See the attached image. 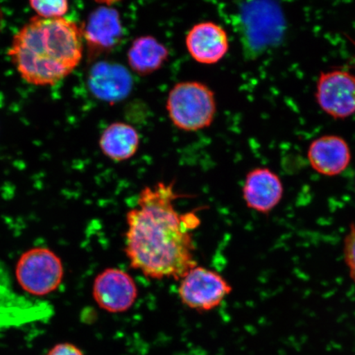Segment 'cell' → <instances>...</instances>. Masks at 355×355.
I'll list each match as a JSON object with an SVG mask.
<instances>
[{
  "instance_id": "1",
  "label": "cell",
  "mask_w": 355,
  "mask_h": 355,
  "mask_svg": "<svg viewBox=\"0 0 355 355\" xmlns=\"http://www.w3.org/2000/svg\"><path fill=\"white\" fill-rule=\"evenodd\" d=\"M174 182H158L141 189L137 206L127 212L125 254L131 268L146 277L174 279L198 266L193 232L200 220L196 211L175 209Z\"/></svg>"
},
{
  "instance_id": "2",
  "label": "cell",
  "mask_w": 355,
  "mask_h": 355,
  "mask_svg": "<svg viewBox=\"0 0 355 355\" xmlns=\"http://www.w3.org/2000/svg\"><path fill=\"white\" fill-rule=\"evenodd\" d=\"M83 50V28L76 21L35 16L15 35L8 54L26 83L49 87L76 69Z\"/></svg>"
},
{
  "instance_id": "3",
  "label": "cell",
  "mask_w": 355,
  "mask_h": 355,
  "mask_svg": "<svg viewBox=\"0 0 355 355\" xmlns=\"http://www.w3.org/2000/svg\"><path fill=\"white\" fill-rule=\"evenodd\" d=\"M166 110L173 124L180 130L197 132L211 125L216 114L214 92L201 82L175 84L168 92Z\"/></svg>"
},
{
  "instance_id": "4",
  "label": "cell",
  "mask_w": 355,
  "mask_h": 355,
  "mask_svg": "<svg viewBox=\"0 0 355 355\" xmlns=\"http://www.w3.org/2000/svg\"><path fill=\"white\" fill-rule=\"evenodd\" d=\"M180 300L186 307L207 313L214 310L232 295L233 287L215 270L196 266L180 279Z\"/></svg>"
},
{
  "instance_id": "5",
  "label": "cell",
  "mask_w": 355,
  "mask_h": 355,
  "mask_svg": "<svg viewBox=\"0 0 355 355\" xmlns=\"http://www.w3.org/2000/svg\"><path fill=\"white\" fill-rule=\"evenodd\" d=\"M17 275L26 291L34 295H44L59 287L64 277V268L55 252L37 248L22 256Z\"/></svg>"
},
{
  "instance_id": "6",
  "label": "cell",
  "mask_w": 355,
  "mask_h": 355,
  "mask_svg": "<svg viewBox=\"0 0 355 355\" xmlns=\"http://www.w3.org/2000/svg\"><path fill=\"white\" fill-rule=\"evenodd\" d=\"M316 100L324 113L335 119L355 114V75L343 69L322 72L316 89Z\"/></svg>"
},
{
  "instance_id": "7",
  "label": "cell",
  "mask_w": 355,
  "mask_h": 355,
  "mask_svg": "<svg viewBox=\"0 0 355 355\" xmlns=\"http://www.w3.org/2000/svg\"><path fill=\"white\" fill-rule=\"evenodd\" d=\"M92 297L98 307L110 313L130 310L139 297V288L133 278L119 268H106L93 282Z\"/></svg>"
},
{
  "instance_id": "8",
  "label": "cell",
  "mask_w": 355,
  "mask_h": 355,
  "mask_svg": "<svg viewBox=\"0 0 355 355\" xmlns=\"http://www.w3.org/2000/svg\"><path fill=\"white\" fill-rule=\"evenodd\" d=\"M51 313L47 304L26 299L13 291L6 275L0 269V330L46 320Z\"/></svg>"
},
{
  "instance_id": "9",
  "label": "cell",
  "mask_w": 355,
  "mask_h": 355,
  "mask_svg": "<svg viewBox=\"0 0 355 355\" xmlns=\"http://www.w3.org/2000/svg\"><path fill=\"white\" fill-rule=\"evenodd\" d=\"M242 193L248 208L268 215L282 202L284 185L277 173L269 168L257 167L248 172Z\"/></svg>"
},
{
  "instance_id": "10",
  "label": "cell",
  "mask_w": 355,
  "mask_h": 355,
  "mask_svg": "<svg viewBox=\"0 0 355 355\" xmlns=\"http://www.w3.org/2000/svg\"><path fill=\"white\" fill-rule=\"evenodd\" d=\"M186 47L191 57L202 64H216L224 59L229 51L227 33L213 21L195 24L185 38Z\"/></svg>"
},
{
  "instance_id": "11",
  "label": "cell",
  "mask_w": 355,
  "mask_h": 355,
  "mask_svg": "<svg viewBox=\"0 0 355 355\" xmlns=\"http://www.w3.org/2000/svg\"><path fill=\"white\" fill-rule=\"evenodd\" d=\"M307 155L313 170L327 177L343 174L352 159L347 141L337 135H324L313 140Z\"/></svg>"
},
{
  "instance_id": "12",
  "label": "cell",
  "mask_w": 355,
  "mask_h": 355,
  "mask_svg": "<svg viewBox=\"0 0 355 355\" xmlns=\"http://www.w3.org/2000/svg\"><path fill=\"white\" fill-rule=\"evenodd\" d=\"M89 87L97 98L117 102L130 94L132 78L122 65L101 62L93 67L88 78Z\"/></svg>"
},
{
  "instance_id": "13",
  "label": "cell",
  "mask_w": 355,
  "mask_h": 355,
  "mask_svg": "<svg viewBox=\"0 0 355 355\" xmlns=\"http://www.w3.org/2000/svg\"><path fill=\"white\" fill-rule=\"evenodd\" d=\"M83 33L92 51L110 50L119 42L122 35L119 12L112 8H99L89 17Z\"/></svg>"
},
{
  "instance_id": "14",
  "label": "cell",
  "mask_w": 355,
  "mask_h": 355,
  "mask_svg": "<svg viewBox=\"0 0 355 355\" xmlns=\"http://www.w3.org/2000/svg\"><path fill=\"white\" fill-rule=\"evenodd\" d=\"M139 132L130 124L115 122L101 133L99 146L106 157L115 162L128 161L139 148Z\"/></svg>"
},
{
  "instance_id": "15",
  "label": "cell",
  "mask_w": 355,
  "mask_h": 355,
  "mask_svg": "<svg viewBox=\"0 0 355 355\" xmlns=\"http://www.w3.org/2000/svg\"><path fill=\"white\" fill-rule=\"evenodd\" d=\"M128 62L133 72L146 76L159 70L168 58L166 46L152 35L135 40L128 51Z\"/></svg>"
},
{
  "instance_id": "16",
  "label": "cell",
  "mask_w": 355,
  "mask_h": 355,
  "mask_svg": "<svg viewBox=\"0 0 355 355\" xmlns=\"http://www.w3.org/2000/svg\"><path fill=\"white\" fill-rule=\"evenodd\" d=\"M38 17L44 19L64 17L69 11V0H29Z\"/></svg>"
},
{
  "instance_id": "17",
  "label": "cell",
  "mask_w": 355,
  "mask_h": 355,
  "mask_svg": "<svg viewBox=\"0 0 355 355\" xmlns=\"http://www.w3.org/2000/svg\"><path fill=\"white\" fill-rule=\"evenodd\" d=\"M343 255L349 277L355 283V223L349 225V232L345 236Z\"/></svg>"
},
{
  "instance_id": "18",
  "label": "cell",
  "mask_w": 355,
  "mask_h": 355,
  "mask_svg": "<svg viewBox=\"0 0 355 355\" xmlns=\"http://www.w3.org/2000/svg\"><path fill=\"white\" fill-rule=\"evenodd\" d=\"M46 355H85L77 345L60 343L54 346Z\"/></svg>"
},
{
  "instance_id": "19",
  "label": "cell",
  "mask_w": 355,
  "mask_h": 355,
  "mask_svg": "<svg viewBox=\"0 0 355 355\" xmlns=\"http://www.w3.org/2000/svg\"><path fill=\"white\" fill-rule=\"evenodd\" d=\"M95 2L103 4L105 6H113V4L121 1V0H94Z\"/></svg>"
}]
</instances>
